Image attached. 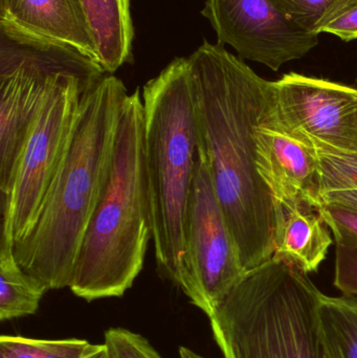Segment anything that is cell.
Wrapping results in <instances>:
<instances>
[{
  "label": "cell",
  "instance_id": "obj_21",
  "mask_svg": "<svg viewBox=\"0 0 357 358\" xmlns=\"http://www.w3.org/2000/svg\"><path fill=\"white\" fill-rule=\"evenodd\" d=\"M333 231L337 245L357 248V210L337 203H324L316 208Z\"/></svg>",
  "mask_w": 357,
  "mask_h": 358
},
{
  "label": "cell",
  "instance_id": "obj_20",
  "mask_svg": "<svg viewBox=\"0 0 357 358\" xmlns=\"http://www.w3.org/2000/svg\"><path fill=\"white\" fill-rule=\"evenodd\" d=\"M104 346L108 358H163L147 338L125 328L107 330Z\"/></svg>",
  "mask_w": 357,
  "mask_h": 358
},
{
  "label": "cell",
  "instance_id": "obj_6",
  "mask_svg": "<svg viewBox=\"0 0 357 358\" xmlns=\"http://www.w3.org/2000/svg\"><path fill=\"white\" fill-rule=\"evenodd\" d=\"M0 189L10 193L29 131L52 81L73 76L86 92L105 75L98 63L71 46L0 29Z\"/></svg>",
  "mask_w": 357,
  "mask_h": 358
},
{
  "label": "cell",
  "instance_id": "obj_11",
  "mask_svg": "<svg viewBox=\"0 0 357 358\" xmlns=\"http://www.w3.org/2000/svg\"><path fill=\"white\" fill-rule=\"evenodd\" d=\"M275 107L256 132L258 172L283 208L302 203L316 210L322 201L316 149L281 123Z\"/></svg>",
  "mask_w": 357,
  "mask_h": 358
},
{
  "label": "cell",
  "instance_id": "obj_2",
  "mask_svg": "<svg viewBox=\"0 0 357 358\" xmlns=\"http://www.w3.org/2000/svg\"><path fill=\"white\" fill-rule=\"evenodd\" d=\"M127 96L123 81L108 73L82 94L64 163L31 234L14 245L17 262L48 290L71 286L84 236L108 182Z\"/></svg>",
  "mask_w": 357,
  "mask_h": 358
},
{
  "label": "cell",
  "instance_id": "obj_25",
  "mask_svg": "<svg viewBox=\"0 0 357 358\" xmlns=\"http://www.w3.org/2000/svg\"><path fill=\"white\" fill-rule=\"evenodd\" d=\"M83 358H108V355H107L106 348H105L104 344H103L99 345L96 350L92 351L90 355Z\"/></svg>",
  "mask_w": 357,
  "mask_h": 358
},
{
  "label": "cell",
  "instance_id": "obj_22",
  "mask_svg": "<svg viewBox=\"0 0 357 358\" xmlns=\"http://www.w3.org/2000/svg\"><path fill=\"white\" fill-rule=\"evenodd\" d=\"M323 33L345 42L357 39V0H341L321 24L319 34Z\"/></svg>",
  "mask_w": 357,
  "mask_h": 358
},
{
  "label": "cell",
  "instance_id": "obj_19",
  "mask_svg": "<svg viewBox=\"0 0 357 358\" xmlns=\"http://www.w3.org/2000/svg\"><path fill=\"white\" fill-rule=\"evenodd\" d=\"M275 8L304 31L320 35L319 29L341 0H270Z\"/></svg>",
  "mask_w": 357,
  "mask_h": 358
},
{
  "label": "cell",
  "instance_id": "obj_14",
  "mask_svg": "<svg viewBox=\"0 0 357 358\" xmlns=\"http://www.w3.org/2000/svg\"><path fill=\"white\" fill-rule=\"evenodd\" d=\"M98 50V63L113 75L132 61L134 39L130 0H81Z\"/></svg>",
  "mask_w": 357,
  "mask_h": 358
},
{
  "label": "cell",
  "instance_id": "obj_8",
  "mask_svg": "<svg viewBox=\"0 0 357 358\" xmlns=\"http://www.w3.org/2000/svg\"><path fill=\"white\" fill-rule=\"evenodd\" d=\"M186 248V271L180 289L210 317L247 271L199 146L187 210Z\"/></svg>",
  "mask_w": 357,
  "mask_h": 358
},
{
  "label": "cell",
  "instance_id": "obj_12",
  "mask_svg": "<svg viewBox=\"0 0 357 358\" xmlns=\"http://www.w3.org/2000/svg\"><path fill=\"white\" fill-rule=\"evenodd\" d=\"M0 29L71 46L98 63L81 0H0Z\"/></svg>",
  "mask_w": 357,
  "mask_h": 358
},
{
  "label": "cell",
  "instance_id": "obj_9",
  "mask_svg": "<svg viewBox=\"0 0 357 358\" xmlns=\"http://www.w3.org/2000/svg\"><path fill=\"white\" fill-rule=\"evenodd\" d=\"M277 117L291 132L326 152L357 155V90L301 73L275 82Z\"/></svg>",
  "mask_w": 357,
  "mask_h": 358
},
{
  "label": "cell",
  "instance_id": "obj_24",
  "mask_svg": "<svg viewBox=\"0 0 357 358\" xmlns=\"http://www.w3.org/2000/svg\"><path fill=\"white\" fill-rule=\"evenodd\" d=\"M321 201L324 203H337L357 210V189L328 191L321 194Z\"/></svg>",
  "mask_w": 357,
  "mask_h": 358
},
{
  "label": "cell",
  "instance_id": "obj_23",
  "mask_svg": "<svg viewBox=\"0 0 357 358\" xmlns=\"http://www.w3.org/2000/svg\"><path fill=\"white\" fill-rule=\"evenodd\" d=\"M333 285L346 296H357V248L337 245Z\"/></svg>",
  "mask_w": 357,
  "mask_h": 358
},
{
  "label": "cell",
  "instance_id": "obj_18",
  "mask_svg": "<svg viewBox=\"0 0 357 358\" xmlns=\"http://www.w3.org/2000/svg\"><path fill=\"white\" fill-rule=\"evenodd\" d=\"M316 151L320 195L328 191L357 189V155Z\"/></svg>",
  "mask_w": 357,
  "mask_h": 358
},
{
  "label": "cell",
  "instance_id": "obj_7",
  "mask_svg": "<svg viewBox=\"0 0 357 358\" xmlns=\"http://www.w3.org/2000/svg\"><path fill=\"white\" fill-rule=\"evenodd\" d=\"M85 88L73 76L54 78L23 148L10 193L2 199L1 236L22 241L35 227L77 127Z\"/></svg>",
  "mask_w": 357,
  "mask_h": 358
},
{
  "label": "cell",
  "instance_id": "obj_26",
  "mask_svg": "<svg viewBox=\"0 0 357 358\" xmlns=\"http://www.w3.org/2000/svg\"><path fill=\"white\" fill-rule=\"evenodd\" d=\"M180 358H205L201 357L198 353L195 351L191 350V349L187 348V347H180Z\"/></svg>",
  "mask_w": 357,
  "mask_h": 358
},
{
  "label": "cell",
  "instance_id": "obj_5",
  "mask_svg": "<svg viewBox=\"0 0 357 358\" xmlns=\"http://www.w3.org/2000/svg\"><path fill=\"white\" fill-rule=\"evenodd\" d=\"M322 296L307 273L272 258L216 307L214 340L224 358H330L319 324Z\"/></svg>",
  "mask_w": 357,
  "mask_h": 358
},
{
  "label": "cell",
  "instance_id": "obj_3",
  "mask_svg": "<svg viewBox=\"0 0 357 358\" xmlns=\"http://www.w3.org/2000/svg\"><path fill=\"white\" fill-rule=\"evenodd\" d=\"M153 238L140 88L122 106L112 166L73 269L71 292L92 302L123 296L144 267Z\"/></svg>",
  "mask_w": 357,
  "mask_h": 358
},
{
  "label": "cell",
  "instance_id": "obj_4",
  "mask_svg": "<svg viewBox=\"0 0 357 358\" xmlns=\"http://www.w3.org/2000/svg\"><path fill=\"white\" fill-rule=\"evenodd\" d=\"M145 159L157 267L180 288L186 271V222L198 134L188 58L172 60L143 88Z\"/></svg>",
  "mask_w": 357,
  "mask_h": 358
},
{
  "label": "cell",
  "instance_id": "obj_17",
  "mask_svg": "<svg viewBox=\"0 0 357 358\" xmlns=\"http://www.w3.org/2000/svg\"><path fill=\"white\" fill-rule=\"evenodd\" d=\"M98 347L83 340H33L3 334L0 358H83Z\"/></svg>",
  "mask_w": 357,
  "mask_h": 358
},
{
  "label": "cell",
  "instance_id": "obj_13",
  "mask_svg": "<svg viewBox=\"0 0 357 358\" xmlns=\"http://www.w3.org/2000/svg\"><path fill=\"white\" fill-rule=\"evenodd\" d=\"M285 220L272 258L286 261L305 273H316L326 259L333 238L318 210L296 203L284 208Z\"/></svg>",
  "mask_w": 357,
  "mask_h": 358
},
{
  "label": "cell",
  "instance_id": "obj_10",
  "mask_svg": "<svg viewBox=\"0 0 357 358\" xmlns=\"http://www.w3.org/2000/svg\"><path fill=\"white\" fill-rule=\"evenodd\" d=\"M201 14L211 23L218 43L274 71L304 58L319 44L318 35L293 24L270 0H205Z\"/></svg>",
  "mask_w": 357,
  "mask_h": 358
},
{
  "label": "cell",
  "instance_id": "obj_15",
  "mask_svg": "<svg viewBox=\"0 0 357 358\" xmlns=\"http://www.w3.org/2000/svg\"><path fill=\"white\" fill-rule=\"evenodd\" d=\"M48 288L17 262L14 242L1 236L0 243V320L35 315Z\"/></svg>",
  "mask_w": 357,
  "mask_h": 358
},
{
  "label": "cell",
  "instance_id": "obj_1",
  "mask_svg": "<svg viewBox=\"0 0 357 358\" xmlns=\"http://www.w3.org/2000/svg\"><path fill=\"white\" fill-rule=\"evenodd\" d=\"M188 61L199 149L247 273L272 258L285 220L258 172L256 151L276 86L220 43L203 42Z\"/></svg>",
  "mask_w": 357,
  "mask_h": 358
},
{
  "label": "cell",
  "instance_id": "obj_16",
  "mask_svg": "<svg viewBox=\"0 0 357 358\" xmlns=\"http://www.w3.org/2000/svg\"><path fill=\"white\" fill-rule=\"evenodd\" d=\"M319 324L330 358H357V296L323 294Z\"/></svg>",
  "mask_w": 357,
  "mask_h": 358
}]
</instances>
